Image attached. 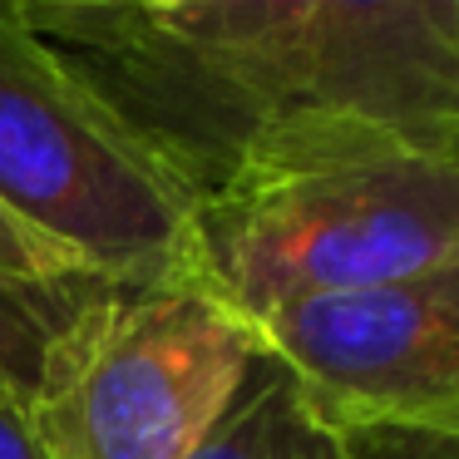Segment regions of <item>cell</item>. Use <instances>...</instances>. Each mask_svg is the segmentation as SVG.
<instances>
[{
  "mask_svg": "<svg viewBox=\"0 0 459 459\" xmlns=\"http://www.w3.org/2000/svg\"><path fill=\"white\" fill-rule=\"evenodd\" d=\"M360 459H459V435H425V429H366L346 435Z\"/></svg>",
  "mask_w": 459,
  "mask_h": 459,
  "instance_id": "cell-9",
  "label": "cell"
},
{
  "mask_svg": "<svg viewBox=\"0 0 459 459\" xmlns=\"http://www.w3.org/2000/svg\"><path fill=\"white\" fill-rule=\"evenodd\" d=\"M188 459H360L356 445L316 425L291 380L267 356L247 370L228 415L208 429Z\"/></svg>",
  "mask_w": 459,
  "mask_h": 459,
  "instance_id": "cell-6",
  "label": "cell"
},
{
  "mask_svg": "<svg viewBox=\"0 0 459 459\" xmlns=\"http://www.w3.org/2000/svg\"><path fill=\"white\" fill-rule=\"evenodd\" d=\"M129 11L143 15H173V11H203V5H222V0H119Z\"/></svg>",
  "mask_w": 459,
  "mask_h": 459,
  "instance_id": "cell-11",
  "label": "cell"
},
{
  "mask_svg": "<svg viewBox=\"0 0 459 459\" xmlns=\"http://www.w3.org/2000/svg\"><path fill=\"white\" fill-rule=\"evenodd\" d=\"M188 188L321 153H459V0H5Z\"/></svg>",
  "mask_w": 459,
  "mask_h": 459,
  "instance_id": "cell-1",
  "label": "cell"
},
{
  "mask_svg": "<svg viewBox=\"0 0 459 459\" xmlns=\"http://www.w3.org/2000/svg\"><path fill=\"white\" fill-rule=\"evenodd\" d=\"M257 360L252 326L193 277L109 281L50 341L25 415L45 459H188Z\"/></svg>",
  "mask_w": 459,
  "mask_h": 459,
  "instance_id": "cell-3",
  "label": "cell"
},
{
  "mask_svg": "<svg viewBox=\"0 0 459 459\" xmlns=\"http://www.w3.org/2000/svg\"><path fill=\"white\" fill-rule=\"evenodd\" d=\"M0 208L124 287L188 277L193 198L0 0Z\"/></svg>",
  "mask_w": 459,
  "mask_h": 459,
  "instance_id": "cell-4",
  "label": "cell"
},
{
  "mask_svg": "<svg viewBox=\"0 0 459 459\" xmlns=\"http://www.w3.org/2000/svg\"><path fill=\"white\" fill-rule=\"evenodd\" d=\"M109 287V277H15L0 272V380L30 395L50 341L80 316L90 297Z\"/></svg>",
  "mask_w": 459,
  "mask_h": 459,
  "instance_id": "cell-7",
  "label": "cell"
},
{
  "mask_svg": "<svg viewBox=\"0 0 459 459\" xmlns=\"http://www.w3.org/2000/svg\"><path fill=\"white\" fill-rule=\"evenodd\" d=\"M0 459H45L25 415V395L5 380H0Z\"/></svg>",
  "mask_w": 459,
  "mask_h": 459,
  "instance_id": "cell-10",
  "label": "cell"
},
{
  "mask_svg": "<svg viewBox=\"0 0 459 459\" xmlns=\"http://www.w3.org/2000/svg\"><path fill=\"white\" fill-rule=\"evenodd\" d=\"M0 272H15V277H45V281H55V277H100V272H90L70 247L40 238V232L25 228L21 218H11L5 208H0Z\"/></svg>",
  "mask_w": 459,
  "mask_h": 459,
  "instance_id": "cell-8",
  "label": "cell"
},
{
  "mask_svg": "<svg viewBox=\"0 0 459 459\" xmlns=\"http://www.w3.org/2000/svg\"><path fill=\"white\" fill-rule=\"evenodd\" d=\"M459 267V153L351 149L247 173L193 203L188 277L252 326L301 297Z\"/></svg>",
  "mask_w": 459,
  "mask_h": 459,
  "instance_id": "cell-2",
  "label": "cell"
},
{
  "mask_svg": "<svg viewBox=\"0 0 459 459\" xmlns=\"http://www.w3.org/2000/svg\"><path fill=\"white\" fill-rule=\"evenodd\" d=\"M252 336L336 435H459V267L287 301Z\"/></svg>",
  "mask_w": 459,
  "mask_h": 459,
  "instance_id": "cell-5",
  "label": "cell"
}]
</instances>
